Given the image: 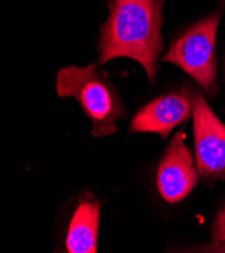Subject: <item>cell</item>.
<instances>
[{"instance_id": "1", "label": "cell", "mask_w": 225, "mask_h": 253, "mask_svg": "<svg viewBox=\"0 0 225 253\" xmlns=\"http://www.w3.org/2000/svg\"><path fill=\"white\" fill-rule=\"evenodd\" d=\"M163 0H113L100 40V64L131 58L145 70L152 83L164 49Z\"/></svg>"}, {"instance_id": "5", "label": "cell", "mask_w": 225, "mask_h": 253, "mask_svg": "<svg viewBox=\"0 0 225 253\" xmlns=\"http://www.w3.org/2000/svg\"><path fill=\"white\" fill-rule=\"evenodd\" d=\"M198 172L191 150L185 144V134L179 131L171 141L159 167L157 185L160 194L169 203H177L196 187Z\"/></svg>"}, {"instance_id": "2", "label": "cell", "mask_w": 225, "mask_h": 253, "mask_svg": "<svg viewBox=\"0 0 225 253\" xmlns=\"http://www.w3.org/2000/svg\"><path fill=\"white\" fill-rule=\"evenodd\" d=\"M61 98L76 99L92 122V135L106 136L116 132V121L126 114L120 98L104 73L95 64L69 66L59 71L56 80Z\"/></svg>"}, {"instance_id": "7", "label": "cell", "mask_w": 225, "mask_h": 253, "mask_svg": "<svg viewBox=\"0 0 225 253\" xmlns=\"http://www.w3.org/2000/svg\"><path fill=\"white\" fill-rule=\"evenodd\" d=\"M101 204L86 199L75 212L67 234V250L70 253H94L97 251L99 217Z\"/></svg>"}, {"instance_id": "4", "label": "cell", "mask_w": 225, "mask_h": 253, "mask_svg": "<svg viewBox=\"0 0 225 253\" xmlns=\"http://www.w3.org/2000/svg\"><path fill=\"white\" fill-rule=\"evenodd\" d=\"M197 168L205 180L225 179V124L209 107L202 93L190 95Z\"/></svg>"}, {"instance_id": "6", "label": "cell", "mask_w": 225, "mask_h": 253, "mask_svg": "<svg viewBox=\"0 0 225 253\" xmlns=\"http://www.w3.org/2000/svg\"><path fill=\"white\" fill-rule=\"evenodd\" d=\"M192 112L190 95L186 91L160 97L142 107L133 118V132H153L167 138L177 125L185 122Z\"/></svg>"}, {"instance_id": "3", "label": "cell", "mask_w": 225, "mask_h": 253, "mask_svg": "<svg viewBox=\"0 0 225 253\" xmlns=\"http://www.w3.org/2000/svg\"><path fill=\"white\" fill-rule=\"evenodd\" d=\"M221 13L199 21L169 48L162 61L180 67L213 97L217 91L215 43Z\"/></svg>"}, {"instance_id": "8", "label": "cell", "mask_w": 225, "mask_h": 253, "mask_svg": "<svg viewBox=\"0 0 225 253\" xmlns=\"http://www.w3.org/2000/svg\"><path fill=\"white\" fill-rule=\"evenodd\" d=\"M212 239L216 243H221L222 250L225 249V207L219 213L212 232Z\"/></svg>"}]
</instances>
